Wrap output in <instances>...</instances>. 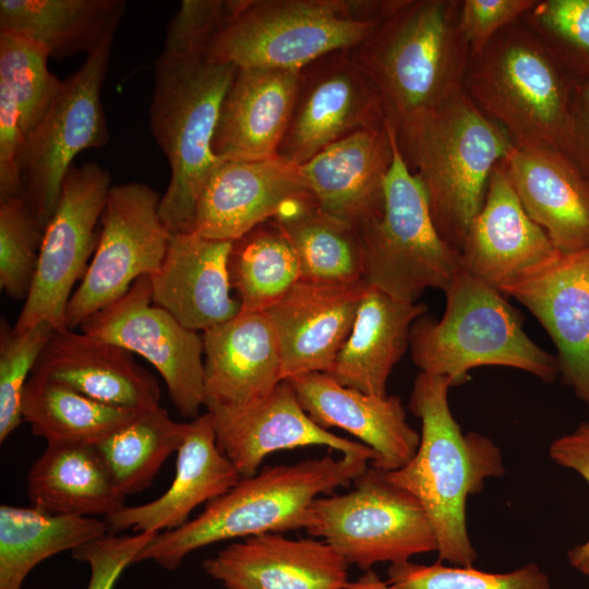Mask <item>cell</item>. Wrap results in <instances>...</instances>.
<instances>
[{"mask_svg":"<svg viewBox=\"0 0 589 589\" xmlns=\"http://www.w3.org/2000/svg\"><path fill=\"white\" fill-rule=\"evenodd\" d=\"M460 0H396L351 49L373 82L397 142L464 87L471 55L459 27Z\"/></svg>","mask_w":589,"mask_h":589,"instance_id":"1","label":"cell"},{"mask_svg":"<svg viewBox=\"0 0 589 589\" xmlns=\"http://www.w3.org/2000/svg\"><path fill=\"white\" fill-rule=\"evenodd\" d=\"M450 386L445 376L417 375L409 409L421 420L420 443L406 465L386 476L421 504L436 538L438 562L465 567L477 558L466 524L467 498L505 468L489 437L461 431L448 405Z\"/></svg>","mask_w":589,"mask_h":589,"instance_id":"2","label":"cell"},{"mask_svg":"<svg viewBox=\"0 0 589 589\" xmlns=\"http://www.w3.org/2000/svg\"><path fill=\"white\" fill-rule=\"evenodd\" d=\"M371 459L325 455L293 465L266 466L207 504L194 519L157 533L135 563L153 561L165 569L179 567L193 551L226 540L305 529L312 502L348 488Z\"/></svg>","mask_w":589,"mask_h":589,"instance_id":"3","label":"cell"},{"mask_svg":"<svg viewBox=\"0 0 589 589\" xmlns=\"http://www.w3.org/2000/svg\"><path fill=\"white\" fill-rule=\"evenodd\" d=\"M397 144L423 185L438 233L459 252L494 168L515 145L513 139L462 87Z\"/></svg>","mask_w":589,"mask_h":589,"instance_id":"4","label":"cell"},{"mask_svg":"<svg viewBox=\"0 0 589 589\" xmlns=\"http://www.w3.org/2000/svg\"><path fill=\"white\" fill-rule=\"evenodd\" d=\"M149 129L170 167L159 216L170 233L193 230L200 193L218 158L213 139L238 68L206 56L169 58L154 67Z\"/></svg>","mask_w":589,"mask_h":589,"instance_id":"5","label":"cell"},{"mask_svg":"<svg viewBox=\"0 0 589 589\" xmlns=\"http://www.w3.org/2000/svg\"><path fill=\"white\" fill-rule=\"evenodd\" d=\"M444 291L443 316H421L411 327V358L421 372L445 376L452 386L484 365L517 369L546 383L556 378V356L526 334L520 314L498 289L461 269Z\"/></svg>","mask_w":589,"mask_h":589,"instance_id":"6","label":"cell"},{"mask_svg":"<svg viewBox=\"0 0 589 589\" xmlns=\"http://www.w3.org/2000/svg\"><path fill=\"white\" fill-rule=\"evenodd\" d=\"M396 0H241L206 58L241 68L300 72L363 43Z\"/></svg>","mask_w":589,"mask_h":589,"instance_id":"7","label":"cell"},{"mask_svg":"<svg viewBox=\"0 0 589 589\" xmlns=\"http://www.w3.org/2000/svg\"><path fill=\"white\" fill-rule=\"evenodd\" d=\"M573 82L521 21L471 52L464 89L515 145L560 149Z\"/></svg>","mask_w":589,"mask_h":589,"instance_id":"8","label":"cell"},{"mask_svg":"<svg viewBox=\"0 0 589 589\" xmlns=\"http://www.w3.org/2000/svg\"><path fill=\"white\" fill-rule=\"evenodd\" d=\"M384 191L383 215L359 229L363 280L408 302H417L429 288L445 290L461 271L460 253L438 233L423 185L394 131Z\"/></svg>","mask_w":589,"mask_h":589,"instance_id":"9","label":"cell"},{"mask_svg":"<svg viewBox=\"0 0 589 589\" xmlns=\"http://www.w3.org/2000/svg\"><path fill=\"white\" fill-rule=\"evenodd\" d=\"M344 494L322 495L309 509L306 532L330 545L348 565L362 570L437 551L429 518L419 501L373 466Z\"/></svg>","mask_w":589,"mask_h":589,"instance_id":"10","label":"cell"},{"mask_svg":"<svg viewBox=\"0 0 589 589\" xmlns=\"http://www.w3.org/2000/svg\"><path fill=\"white\" fill-rule=\"evenodd\" d=\"M115 33L108 35L65 81L48 112L24 137L19 159L22 197L46 227L76 155L104 146L109 131L101 103Z\"/></svg>","mask_w":589,"mask_h":589,"instance_id":"11","label":"cell"},{"mask_svg":"<svg viewBox=\"0 0 589 589\" xmlns=\"http://www.w3.org/2000/svg\"><path fill=\"white\" fill-rule=\"evenodd\" d=\"M107 169L95 161L72 166L64 177L57 208L44 229L35 276L13 329L47 322L67 329L72 289L95 252L96 233L111 188Z\"/></svg>","mask_w":589,"mask_h":589,"instance_id":"12","label":"cell"},{"mask_svg":"<svg viewBox=\"0 0 589 589\" xmlns=\"http://www.w3.org/2000/svg\"><path fill=\"white\" fill-rule=\"evenodd\" d=\"M149 185H112L100 218L98 243L65 313L69 329L122 297L136 279L158 272L170 239Z\"/></svg>","mask_w":589,"mask_h":589,"instance_id":"13","label":"cell"},{"mask_svg":"<svg viewBox=\"0 0 589 589\" xmlns=\"http://www.w3.org/2000/svg\"><path fill=\"white\" fill-rule=\"evenodd\" d=\"M152 303L151 276L144 275L122 297L86 318L81 332L145 358L163 376L177 410L194 419L204 406L202 336Z\"/></svg>","mask_w":589,"mask_h":589,"instance_id":"14","label":"cell"},{"mask_svg":"<svg viewBox=\"0 0 589 589\" xmlns=\"http://www.w3.org/2000/svg\"><path fill=\"white\" fill-rule=\"evenodd\" d=\"M385 125L378 93L351 50L328 53L299 72L291 119L278 156L302 165L360 130Z\"/></svg>","mask_w":589,"mask_h":589,"instance_id":"15","label":"cell"},{"mask_svg":"<svg viewBox=\"0 0 589 589\" xmlns=\"http://www.w3.org/2000/svg\"><path fill=\"white\" fill-rule=\"evenodd\" d=\"M500 291L540 322L555 345L564 382L589 405V248L556 250Z\"/></svg>","mask_w":589,"mask_h":589,"instance_id":"16","label":"cell"},{"mask_svg":"<svg viewBox=\"0 0 589 589\" xmlns=\"http://www.w3.org/2000/svg\"><path fill=\"white\" fill-rule=\"evenodd\" d=\"M312 195L300 165L280 156L218 159L196 202L193 230L233 242L275 217L288 203Z\"/></svg>","mask_w":589,"mask_h":589,"instance_id":"17","label":"cell"},{"mask_svg":"<svg viewBox=\"0 0 589 589\" xmlns=\"http://www.w3.org/2000/svg\"><path fill=\"white\" fill-rule=\"evenodd\" d=\"M207 411L213 418L219 450L241 478L254 476L266 456L304 446H326L342 455L365 456L371 462L375 459L374 452L361 442L318 426L303 410L287 380L249 404Z\"/></svg>","mask_w":589,"mask_h":589,"instance_id":"18","label":"cell"},{"mask_svg":"<svg viewBox=\"0 0 589 589\" xmlns=\"http://www.w3.org/2000/svg\"><path fill=\"white\" fill-rule=\"evenodd\" d=\"M368 286L363 279L351 283L300 279L265 311L278 338L283 380L332 370L350 335Z\"/></svg>","mask_w":589,"mask_h":589,"instance_id":"19","label":"cell"},{"mask_svg":"<svg viewBox=\"0 0 589 589\" xmlns=\"http://www.w3.org/2000/svg\"><path fill=\"white\" fill-rule=\"evenodd\" d=\"M202 567L226 589H342L349 565L323 540L264 533L233 541Z\"/></svg>","mask_w":589,"mask_h":589,"instance_id":"20","label":"cell"},{"mask_svg":"<svg viewBox=\"0 0 589 589\" xmlns=\"http://www.w3.org/2000/svg\"><path fill=\"white\" fill-rule=\"evenodd\" d=\"M392 161L393 131L385 124L327 146L300 171L317 205L359 230L383 215Z\"/></svg>","mask_w":589,"mask_h":589,"instance_id":"21","label":"cell"},{"mask_svg":"<svg viewBox=\"0 0 589 589\" xmlns=\"http://www.w3.org/2000/svg\"><path fill=\"white\" fill-rule=\"evenodd\" d=\"M287 381L303 410L318 426L341 429L374 452L371 466L393 471L416 454L420 433L408 424L398 396L362 393L321 372Z\"/></svg>","mask_w":589,"mask_h":589,"instance_id":"22","label":"cell"},{"mask_svg":"<svg viewBox=\"0 0 589 589\" xmlns=\"http://www.w3.org/2000/svg\"><path fill=\"white\" fill-rule=\"evenodd\" d=\"M231 245L194 231L171 233L164 261L151 276L153 303L194 332L236 316L240 304L230 296Z\"/></svg>","mask_w":589,"mask_h":589,"instance_id":"23","label":"cell"},{"mask_svg":"<svg viewBox=\"0 0 589 589\" xmlns=\"http://www.w3.org/2000/svg\"><path fill=\"white\" fill-rule=\"evenodd\" d=\"M555 251L548 235L522 207L502 160L465 236L459 251L461 269L500 290Z\"/></svg>","mask_w":589,"mask_h":589,"instance_id":"24","label":"cell"},{"mask_svg":"<svg viewBox=\"0 0 589 589\" xmlns=\"http://www.w3.org/2000/svg\"><path fill=\"white\" fill-rule=\"evenodd\" d=\"M202 339L207 409L249 404L284 381L278 338L265 312H239Z\"/></svg>","mask_w":589,"mask_h":589,"instance_id":"25","label":"cell"},{"mask_svg":"<svg viewBox=\"0 0 589 589\" xmlns=\"http://www.w3.org/2000/svg\"><path fill=\"white\" fill-rule=\"evenodd\" d=\"M32 373L107 405L140 410L159 406L156 378L132 352L82 332L55 330Z\"/></svg>","mask_w":589,"mask_h":589,"instance_id":"26","label":"cell"},{"mask_svg":"<svg viewBox=\"0 0 589 589\" xmlns=\"http://www.w3.org/2000/svg\"><path fill=\"white\" fill-rule=\"evenodd\" d=\"M240 479L217 446L213 418L207 411L189 422L168 490L149 503L124 505L104 520L112 533L125 529L157 533L172 530L184 525L195 507L221 496Z\"/></svg>","mask_w":589,"mask_h":589,"instance_id":"27","label":"cell"},{"mask_svg":"<svg viewBox=\"0 0 589 589\" xmlns=\"http://www.w3.org/2000/svg\"><path fill=\"white\" fill-rule=\"evenodd\" d=\"M504 164L522 207L556 250L589 248V180L562 151L514 145Z\"/></svg>","mask_w":589,"mask_h":589,"instance_id":"28","label":"cell"},{"mask_svg":"<svg viewBox=\"0 0 589 589\" xmlns=\"http://www.w3.org/2000/svg\"><path fill=\"white\" fill-rule=\"evenodd\" d=\"M298 80V71L238 69L220 107L214 155L242 160L277 156L291 119Z\"/></svg>","mask_w":589,"mask_h":589,"instance_id":"29","label":"cell"},{"mask_svg":"<svg viewBox=\"0 0 589 589\" xmlns=\"http://www.w3.org/2000/svg\"><path fill=\"white\" fill-rule=\"evenodd\" d=\"M425 312L422 303L368 286L350 335L326 374L344 386L386 396L388 377L409 346L411 327Z\"/></svg>","mask_w":589,"mask_h":589,"instance_id":"30","label":"cell"},{"mask_svg":"<svg viewBox=\"0 0 589 589\" xmlns=\"http://www.w3.org/2000/svg\"><path fill=\"white\" fill-rule=\"evenodd\" d=\"M32 506L60 516H108L124 506L95 446L48 444L27 473Z\"/></svg>","mask_w":589,"mask_h":589,"instance_id":"31","label":"cell"},{"mask_svg":"<svg viewBox=\"0 0 589 589\" xmlns=\"http://www.w3.org/2000/svg\"><path fill=\"white\" fill-rule=\"evenodd\" d=\"M123 0H0V32L40 44L55 59L92 52L116 33Z\"/></svg>","mask_w":589,"mask_h":589,"instance_id":"32","label":"cell"},{"mask_svg":"<svg viewBox=\"0 0 589 589\" xmlns=\"http://www.w3.org/2000/svg\"><path fill=\"white\" fill-rule=\"evenodd\" d=\"M109 533L96 517L60 516L34 506H0V589H22L43 561Z\"/></svg>","mask_w":589,"mask_h":589,"instance_id":"33","label":"cell"},{"mask_svg":"<svg viewBox=\"0 0 589 589\" xmlns=\"http://www.w3.org/2000/svg\"><path fill=\"white\" fill-rule=\"evenodd\" d=\"M269 221L292 247L301 279L323 283L363 279L359 230L324 212L312 195L288 203Z\"/></svg>","mask_w":589,"mask_h":589,"instance_id":"34","label":"cell"},{"mask_svg":"<svg viewBox=\"0 0 589 589\" xmlns=\"http://www.w3.org/2000/svg\"><path fill=\"white\" fill-rule=\"evenodd\" d=\"M21 411L33 434L45 438L47 444L95 446L143 410L104 404L32 373L23 392Z\"/></svg>","mask_w":589,"mask_h":589,"instance_id":"35","label":"cell"},{"mask_svg":"<svg viewBox=\"0 0 589 589\" xmlns=\"http://www.w3.org/2000/svg\"><path fill=\"white\" fill-rule=\"evenodd\" d=\"M228 273L242 313L267 311L301 279L292 247L269 220L232 242Z\"/></svg>","mask_w":589,"mask_h":589,"instance_id":"36","label":"cell"},{"mask_svg":"<svg viewBox=\"0 0 589 589\" xmlns=\"http://www.w3.org/2000/svg\"><path fill=\"white\" fill-rule=\"evenodd\" d=\"M189 422L172 420L160 406L95 445L113 483L123 496L146 490L166 459L181 446Z\"/></svg>","mask_w":589,"mask_h":589,"instance_id":"37","label":"cell"},{"mask_svg":"<svg viewBox=\"0 0 589 589\" xmlns=\"http://www.w3.org/2000/svg\"><path fill=\"white\" fill-rule=\"evenodd\" d=\"M48 51L26 37L0 32V80L14 93L24 137L43 120L63 81L48 68Z\"/></svg>","mask_w":589,"mask_h":589,"instance_id":"38","label":"cell"},{"mask_svg":"<svg viewBox=\"0 0 589 589\" xmlns=\"http://www.w3.org/2000/svg\"><path fill=\"white\" fill-rule=\"evenodd\" d=\"M521 21L573 84L589 82V0H537Z\"/></svg>","mask_w":589,"mask_h":589,"instance_id":"39","label":"cell"},{"mask_svg":"<svg viewBox=\"0 0 589 589\" xmlns=\"http://www.w3.org/2000/svg\"><path fill=\"white\" fill-rule=\"evenodd\" d=\"M387 576L393 589H552L549 576L536 563L507 573H486L472 566L406 561L390 564Z\"/></svg>","mask_w":589,"mask_h":589,"instance_id":"40","label":"cell"},{"mask_svg":"<svg viewBox=\"0 0 589 589\" xmlns=\"http://www.w3.org/2000/svg\"><path fill=\"white\" fill-rule=\"evenodd\" d=\"M44 227L24 199L0 200V287L26 299L37 267Z\"/></svg>","mask_w":589,"mask_h":589,"instance_id":"41","label":"cell"},{"mask_svg":"<svg viewBox=\"0 0 589 589\" xmlns=\"http://www.w3.org/2000/svg\"><path fill=\"white\" fill-rule=\"evenodd\" d=\"M56 329L47 322L15 332L1 321L0 329V443L23 421L21 405L25 385Z\"/></svg>","mask_w":589,"mask_h":589,"instance_id":"42","label":"cell"},{"mask_svg":"<svg viewBox=\"0 0 589 589\" xmlns=\"http://www.w3.org/2000/svg\"><path fill=\"white\" fill-rule=\"evenodd\" d=\"M241 0H183L171 17L163 50L169 58L206 56L217 35L237 13Z\"/></svg>","mask_w":589,"mask_h":589,"instance_id":"43","label":"cell"},{"mask_svg":"<svg viewBox=\"0 0 589 589\" xmlns=\"http://www.w3.org/2000/svg\"><path fill=\"white\" fill-rule=\"evenodd\" d=\"M157 532L133 536L109 532L72 551V556L86 563L91 570L86 589H113L123 570L135 560Z\"/></svg>","mask_w":589,"mask_h":589,"instance_id":"44","label":"cell"},{"mask_svg":"<svg viewBox=\"0 0 589 589\" xmlns=\"http://www.w3.org/2000/svg\"><path fill=\"white\" fill-rule=\"evenodd\" d=\"M537 0H461L459 27L471 52L488 45L502 29L521 20Z\"/></svg>","mask_w":589,"mask_h":589,"instance_id":"45","label":"cell"},{"mask_svg":"<svg viewBox=\"0 0 589 589\" xmlns=\"http://www.w3.org/2000/svg\"><path fill=\"white\" fill-rule=\"evenodd\" d=\"M23 141L16 97L0 80V200L22 196L17 159Z\"/></svg>","mask_w":589,"mask_h":589,"instance_id":"46","label":"cell"},{"mask_svg":"<svg viewBox=\"0 0 589 589\" xmlns=\"http://www.w3.org/2000/svg\"><path fill=\"white\" fill-rule=\"evenodd\" d=\"M549 455L556 464L578 472L589 484V422L555 440ZM567 556L572 567L589 578V538L570 549Z\"/></svg>","mask_w":589,"mask_h":589,"instance_id":"47","label":"cell"},{"mask_svg":"<svg viewBox=\"0 0 589 589\" xmlns=\"http://www.w3.org/2000/svg\"><path fill=\"white\" fill-rule=\"evenodd\" d=\"M562 151L589 180V82L574 83Z\"/></svg>","mask_w":589,"mask_h":589,"instance_id":"48","label":"cell"},{"mask_svg":"<svg viewBox=\"0 0 589 589\" xmlns=\"http://www.w3.org/2000/svg\"><path fill=\"white\" fill-rule=\"evenodd\" d=\"M342 589H393L387 581H384L372 568L364 573L354 581H348Z\"/></svg>","mask_w":589,"mask_h":589,"instance_id":"49","label":"cell"}]
</instances>
